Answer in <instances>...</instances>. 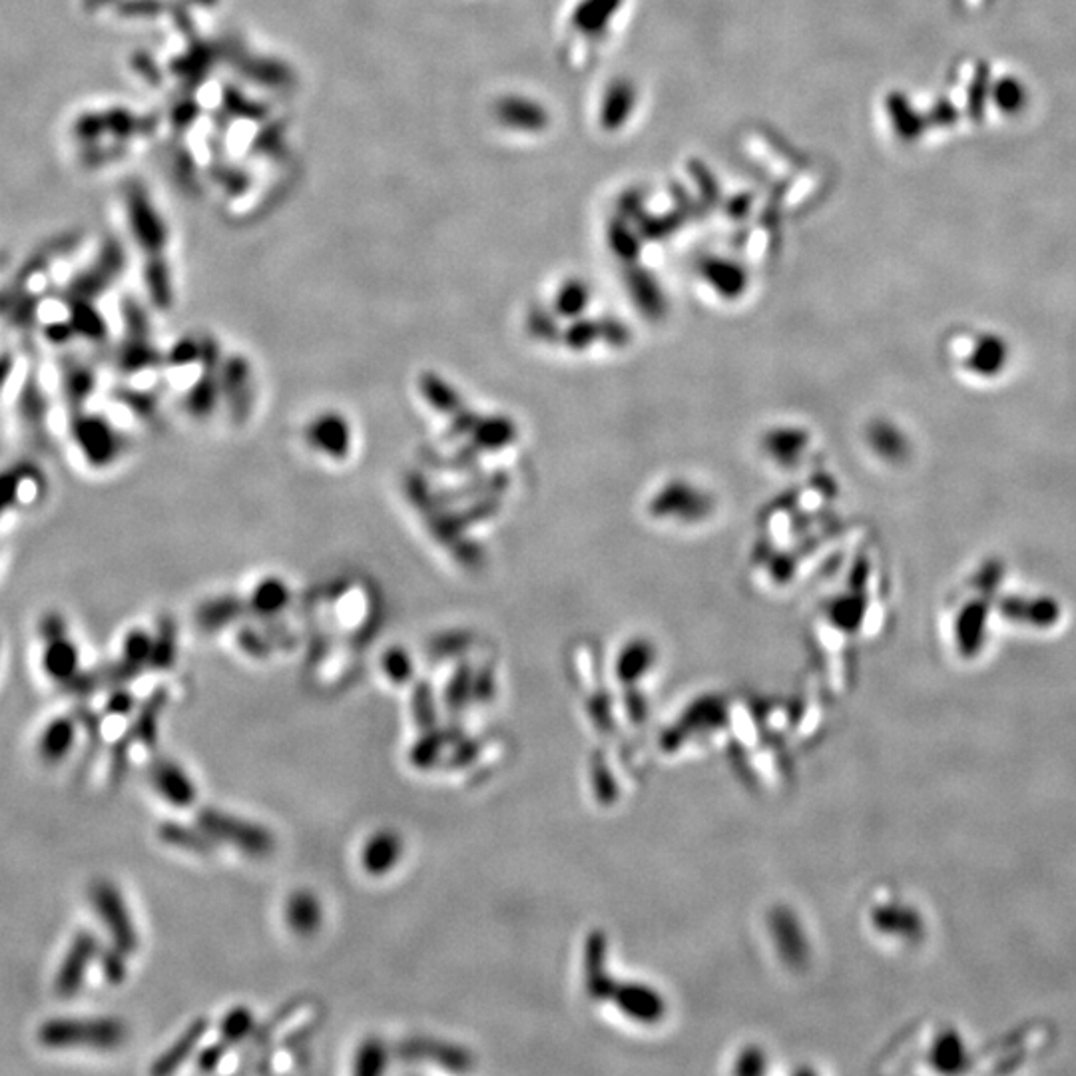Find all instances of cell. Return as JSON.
<instances>
[{
	"mask_svg": "<svg viewBox=\"0 0 1076 1076\" xmlns=\"http://www.w3.org/2000/svg\"><path fill=\"white\" fill-rule=\"evenodd\" d=\"M38 1039L50 1049H116L126 1039V1027L118 1019H54L42 1025Z\"/></svg>",
	"mask_w": 1076,
	"mask_h": 1076,
	"instance_id": "cell-1",
	"label": "cell"
},
{
	"mask_svg": "<svg viewBox=\"0 0 1076 1076\" xmlns=\"http://www.w3.org/2000/svg\"><path fill=\"white\" fill-rule=\"evenodd\" d=\"M198 825L206 833H210L216 841L232 843L244 853L254 855V857H266L275 847L273 835L266 827L240 819L236 815L224 813L220 809L204 807L198 813Z\"/></svg>",
	"mask_w": 1076,
	"mask_h": 1076,
	"instance_id": "cell-2",
	"label": "cell"
},
{
	"mask_svg": "<svg viewBox=\"0 0 1076 1076\" xmlns=\"http://www.w3.org/2000/svg\"><path fill=\"white\" fill-rule=\"evenodd\" d=\"M92 903L102 923L108 927L112 941L126 955L138 949V931L122 893L110 881H96L92 887Z\"/></svg>",
	"mask_w": 1076,
	"mask_h": 1076,
	"instance_id": "cell-3",
	"label": "cell"
},
{
	"mask_svg": "<svg viewBox=\"0 0 1076 1076\" xmlns=\"http://www.w3.org/2000/svg\"><path fill=\"white\" fill-rule=\"evenodd\" d=\"M395 1055L407 1063L427 1061L455 1073H463L473 1067V1057L465 1049L431 1037L405 1039L395 1045Z\"/></svg>",
	"mask_w": 1076,
	"mask_h": 1076,
	"instance_id": "cell-4",
	"label": "cell"
},
{
	"mask_svg": "<svg viewBox=\"0 0 1076 1076\" xmlns=\"http://www.w3.org/2000/svg\"><path fill=\"white\" fill-rule=\"evenodd\" d=\"M42 634L48 642L44 650V670L52 680L68 682L76 676L78 650L64 636V624L60 618H48L42 624Z\"/></svg>",
	"mask_w": 1076,
	"mask_h": 1076,
	"instance_id": "cell-5",
	"label": "cell"
},
{
	"mask_svg": "<svg viewBox=\"0 0 1076 1076\" xmlns=\"http://www.w3.org/2000/svg\"><path fill=\"white\" fill-rule=\"evenodd\" d=\"M98 951H100L98 939L92 933L80 931L76 935L56 975V991L60 997H74L78 993V989L84 983L86 969L96 959Z\"/></svg>",
	"mask_w": 1076,
	"mask_h": 1076,
	"instance_id": "cell-6",
	"label": "cell"
},
{
	"mask_svg": "<svg viewBox=\"0 0 1076 1076\" xmlns=\"http://www.w3.org/2000/svg\"><path fill=\"white\" fill-rule=\"evenodd\" d=\"M150 778L160 796L172 806L188 807L196 802V788L192 780L170 760H156Z\"/></svg>",
	"mask_w": 1076,
	"mask_h": 1076,
	"instance_id": "cell-7",
	"label": "cell"
},
{
	"mask_svg": "<svg viewBox=\"0 0 1076 1076\" xmlns=\"http://www.w3.org/2000/svg\"><path fill=\"white\" fill-rule=\"evenodd\" d=\"M210 1029V1019L206 1017H200L196 1019L194 1023L188 1025V1029L174 1041V1045L170 1049H166L158 1059L156 1063L152 1065L150 1073L152 1075H170L174 1071H178L196 1051V1047L200 1045V1041L206 1037Z\"/></svg>",
	"mask_w": 1076,
	"mask_h": 1076,
	"instance_id": "cell-8",
	"label": "cell"
},
{
	"mask_svg": "<svg viewBox=\"0 0 1076 1076\" xmlns=\"http://www.w3.org/2000/svg\"><path fill=\"white\" fill-rule=\"evenodd\" d=\"M401 853H403L401 837L395 831L383 829V831H377L363 847L361 863L369 875L383 877L399 863Z\"/></svg>",
	"mask_w": 1076,
	"mask_h": 1076,
	"instance_id": "cell-9",
	"label": "cell"
},
{
	"mask_svg": "<svg viewBox=\"0 0 1076 1076\" xmlns=\"http://www.w3.org/2000/svg\"><path fill=\"white\" fill-rule=\"evenodd\" d=\"M1009 353L1011 349L1001 335L985 333L975 341L967 357V367L977 377H995L1007 367Z\"/></svg>",
	"mask_w": 1076,
	"mask_h": 1076,
	"instance_id": "cell-10",
	"label": "cell"
},
{
	"mask_svg": "<svg viewBox=\"0 0 1076 1076\" xmlns=\"http://www.w3.org/2000/svg\"><path fill=\"white\" fill-rule=\"evenodd\" d=\"M987 618L989 608L983 600L971 602L961 610L955 626V636L963 656H975L983 648L987 634Z\"/></svg>",
	"mask_w": 1076,
	"mask_h": 1076,
	"instance_id": "cell-11",
	"label": "cell"
},
{
	"mask_svg": "<svg viewBox=\"0 0 1076 1076\" xmlns=\"http://www.w3.org/2000/svg\"><path fill=\"white\" fill-rule=\"evenodd\" d=\"M461 738H463V728L459 724L435 726L423 732L419 742L411 748V764L419 770H427L435 766L445 746L457 744Z\"/></svg>",
	"mask_w": 1076,
	"mask_h": 1076,
	"instance_id": "cell-12",
	"label": "cell"
},
{
	"mask_svg": "<svg viewBox=\"0 0 1076 1076\" xmlns=\"http://www.w3.org/2000/svg\"><path fill=\"white\" fill-rule=\"evenodd\" d=\"M285 919L293 933L301 937H311L323 921V911L319 899L311 891H295L289 895L285 907Z\"/></svg>",
	"mask_w": 1076,
	"mask_h": 1076,
	"instance_id": "cell-13",
	"label": "cell"
},
{
	"mask_svg": "<svg viewBox=\"0 0 1076 1076\" xmlns=\"http://www.w3.org/2000/svg\"><path fill=\"white\" fill-rule=\"evenodd\" d=\"M1001 610L1011 620L1041 626V628L1055 624L1061 612L1059 604L1053 598H1033V600L1009 598L1001 604Z\"/></svg>",
	"mask_w": 1076,
	"mask_h": 1076,
	"instance_id": "cell-14",
	"label": "cell"
},
{
	"mask_svg": "<svg viewBox=\"0 0 1076 1076\" xmlns=\"http://www.w3.org/2000/svg\"><path fill=\"white\" fill-rule=\"evenodd\" d=\"M166 704H168V692L164 688L154 690L146 698V702L140 706L138 716L132 724V730H130L132 738L150 750L156 748L158 732H160V718Z\"/></svg>",
	"mask_w": 1076,
	"mask_h": 1076,
	"instance_id": "cell-15",
	"label": "cell"
},
{
	"mask_svg": "<svg viewBox=\"0 0 1076 1076\" xmlns=\"http://www.w3.org/2000/svg\"><path fill=\"white\" fill-rule=\"evenodd\" d=\"M307 1005H309L307 999H291V1001H287L275 1015L269 1017L264 1025H260L258 1029H254V1033L250 1035V1043H248L246 1053L242 1055V1059L252 1057V1055L260 1053L262 1049H266L269 1043L275 1039V1035L281 1033L283 1027H285L293 1017H297Z\"/></svg>",
	"mask_w": 1076,
	"mask_h": 1076,
	"instance_id": "cell-16",
	"label": "cell"
},
{
	"mask_svg": "<svg viewBox=\"0 0 1076 1076\" xmlns=\"http://www.w3.org/2000/svg\"><path fill=\"white\" fill-rule=\"evenodd\" d=\"M158 835L164 843L178 849L192 851L196 855H210L216 847V839L210 833H206L202 827L194 829V827L174 823V821L162 823L158 829Z\"/></svg>",
	"mask_w": 1076,
	"mask_h": 1076,
	"instance_id": "cell-17",
	"label": "cell"
},
{
	"mask_svg": "<svg viewBox=\"0 0 1076 1076\" xmlns=\"http://www.w3.org/2000/svg\"><path fill=\"white\" fill-rule=\"evenodd\" d=\"M74 734L76 726L68 718L52 720L46 730L40 736V756L48 764H58L66 758L70 748L74 746Z\"/></svg>",
	"mask_w": 1076,
	"mask_h": 1076,
	"instance_id": "cell-18",
	"label": "cell"
},
{
	"mask_svg": "<svg viewBox=\"0 0 1076 1076\" xmlns=\"http://www.w3.org/2000/svg\"><path fill=\"white\" fill-rule=\"evenodd\" d=\"M78 437H80V445L86 457H90L92 461L106 463L112 457V447H114L112 433L106 425H102V421L84 423Z\"/></svg>",
	"mask_w": 1076,
	"mask_h": 1076,
	"instance_id": "cell-19",
	"label": "cell"
},
{
	"mask_svg": "<svg viewBox=\"0 0 1076 1076\" xmlns=\"http://www.w3.org/2000/svg\"><path fill=\"white\" fill-rule=\"evenodd\" d=\"M256 1029V1021H254V1013L248 1009V1007H236L232 1009L222 1025H220V1043L228 1049L240 1045L246 1037H250Z\"/></svg>",
	"mask_w": 1076,
	"mask_h": 1076,
	"instance_id": "cell-20",
	"label": "cell"
},
{
	"mask_svg": "<svg viewBox=\"0 0 1076 1076\" xmlns=\"http://www.w3.org/2000/svg\"><path fill=\"white\" fill-rule=\"evenodd\" d=\"M389 1051L379 1039H367L355 1055V1075L377 1076L387 1069Z\"/></svg>",
	"mask_w": 1076,
	"mask_h": 1076,
	"instance_id": "cell-21",
	"label": "cell"
},
{
	"mask_svg": "<svg viewBox=\"0 0 1076 1076\" xmlns=\"http://www.w3.org/2000/svg\"><path fill=\"white\" fill-rule=\"evenodd\" d=\"M411 706H413V718L421 732H427L437 726V704H435L433 686L429 682H417V686L413 688Z\"/></svg>",
	"mask_w": 1076,
	"mask_h": 1076,
	"instance_id": "cell-22",
	"label": "cell"
},
{
	"mask_svg": "<svg viewBox=\"0 0 1076 1076\" xmlns=\"http://www.w3.org/2000/svg\"><path fill=\"white\" fill-rule=\"evenodd\" d=\"M471 692H473V674H471V668L463 664V666H459L455 670V674L451 676V682L447 686V692H445L447 710L451 714H459L465 708V704L469 702Z\"/></svg>",
	"mask_w": 1076,
	"mask_h": 1076,
	"instance_id": "cell-23",
	"label": "cell"
},
{
	"mask_svg": "<svg viewBox=\"0 0 1076 1076\" xmlns=\"http://www.w3.org/2000/svg\"><path fill=\"white\" fill-rule=\"evenodd\" d=\"M174 656H176V630L170 622H164L152 646L150 666L154 670H168L174 664Z\"/></svg>",
	"mask_w": 1076,
	"mask_h": 1076,
	"instance_id": "cell-24",
	"label": "cell"
},
{
	"mask_svg": "<svg viewBox=\"0 0 1076 1076\" xmlns=\"http://www.w3.org/2000/svg\"><path fill=\"white\" fill-rule=\"evenodd\" d=\"M963 1063H965V1051H963L961 1041L953 1033L945 1035L935 1047V1065L941 1071L953 1073V1071H959Z\"/></svg>",
	"mask_w": 1076,
	"mask_h": 1076,
	"instance_id": "cell-25",
	"label": "cell"
},
{
	"mask_svg": "<svg viewBox=\"0 0 1076 1076\" xmlns=\"http://www.w3.org/2000/svg\"><path fill=\"white\" fill-rule=\"evenodd\" d=\"M152 638L146 634V632H132L128 638H126V644H124V660L128 666L132 668H138L142 670L144 664H150V656H152Z\"/></svg>",
	"mask_w": 1076,
	"mask_h": 1076,
	"instance_id": "cell-26",
	"label": "cell"
},
{
	"mask_svg": "<svg viewBox=\"0 0 1076 1076\" xmlns=\"http://www.w3.org/2000/svg\"><path fill=\"white\" fill-rule=\"evenodd\" d=\"M383 670L393 684H407L413 676V662L401 648H393L383 656Z\"/></svg>",
	"mask_w": 1076,
	"mask_h": 1076,
	"instance_id": "cell-27",
	"label": "cell"
},
{
	"mask_svg": "<svg viewBox=\"0 0 1076 1076\" xmlns=\"http://www.w3.org/2000/svg\"><path fill=\"white\" fill-rule=\"evenodd\" d=\"M287 602V592L281 584H275V582H266L258 588L256 596H254V606L260 614H266L271 616L275 614L277 610H281Z\"/></svg>",
	"mask_w": 1076,
	"mask_h": 1076,
	"instance_id": "cell-28",
	"label": "cell"
},
{
	"mask_svg": "<svg viewBox=\"0 0 1076 1076\" xmlns=\"http://www.w3.org/2000/svg\"><path fill=\"white\" fill-rule=\"evenodd\" d=\"M315 433H317V437H321V439H317V441H319L327 451H335V453H339L341 447L345 449V445H347V431H345V427H341V421H335V419H323V421H319V425L315 427Z\"/></svg>",
	"mask_w": 1076,
	"mask_h": 1076,
	"instance_id": "cell-29",
	"label": "cell"
},
{
	"mask_svg": "<svg viewBox=\"0 0 1076 1076\" xmlns=\"http://www.w3.org/2000/svg\"><path fill=\"white\" fill-rule=\"evenodd\" d=\"M100 963H102V973H104L108 983L120 985L124 981V977H126V953L122 949H118L116 945L112 949H106L100 955Z\"/></svg>",
	"mask_w": 1076,
	"mask_h": 1076,
	"instance_id": "cell-30",
	"label": "cell"
},
{
	"mask_svg": "<svg viewBox=\"0 0 1076 1076\" xmlns=\"http://www.w3.org/2000/svg\"><path fill=\"white\" fill-rule=\"evenodd\" d=\"M875 443H877V449L881 453H885L887 457H893V459H901L903 455H907V443L905 439L899 435V431H895L893 427L885 425V427H879L875 431Z\"/></svg>",
	"mask_w": 1076,
	"mask_h": 1076,
	"instance_id": "cell-31",
	"label": "cell"
},
{
	"mask_svg": "<svg viewBox=\"0 0 1076 1076\" xmlns=\"http://www.w3.org/2000/svg\"><path fill=\"white\" fill-rule=\"evenodd\" d=\"M238 614H240V606L236 602H218V604H210L208 608L202 610L200 622L206 628H218V626L234 620Z\"/></svg>",
	"mask_w": 1076,
	"mask_h": 1076,
	"instance_id": "cell-32",
	"label": "cell"
},
{
	"mask_svg": "<svg viewBox=\"0 0 1076 1076\" xmlns=\"http://www.w3.org/2000/svg\"><path fill=\"white\" fill-rule=\"evenodd\" d=\"M132 734L128 732L122 740H118L112 748V760H110V782L118 784L124 778V772L128 768V754H130V742Z\"/></svg>",
	"mask_w": 1076,
	"mask_h": 1076,
	"instance_id": "cell-33",
	"label": "cell"
},
{
	"mask_svg": "<svg viewBox=\"0 0 1076 1076\" xmlns=\"http://www.w3.org/2000/svg\"><path fill=\"white\" fill-rule=\"evenodd\" d=\"M467 642H469V638L465 634H445V636H439V638H435L431 642L429 652L433 654V658H447V656H453V654H459L461 650H465Z\"/></svg>",
	"mask_w": 1076,
	"mask_h": 1076,
	"instance_id": "cell-34",
	"label": "cell"
},
{
	"mask_svg": "<svg viewBox=\"0 0 1076 1076\" xmlns=\"http://www.w3.org/2000/svg\"><path fill=\"white\" fill-rule=\"evenodd\" d=\"M479 748H481L479 740H463V738H461V740L455 744V750H453V754H451L447 766H449V768H457V770L469 766V764L477 758Z\"/></svg>",
	"mask_w": 1076,
	"mask_h": 1076,
	"instance_id": "cell-35",
	"label": "cell"
},
{
	"mask_svg": "<svg viewBox=\"0 0 1076 1076\" xmlns=\"http://www.w3.org/2000/svg\"><path fill=\"white\" fill-rule=\"evenodd\" d=\"M240 646L254 658H268L269 654H271V644L262 634L254 632L252 628L242 630Z\"/></svg>",
	"mask_w": 1076,
	"mask_h": 1076,
	"instance_id": "cell-36",
	"label": "cell"
},
{
	"mask_svg": "<svg viewBox=\"0 0 1076 1076\" xmlns=\"http://www.w3.org/2000/svg\"><path fill=\"white\" fill-rule=\"evenodd\" d=\"M228 1051H230V1049L224 1047L220 1041L214 1043V1045H210V1047H206V1049L200 1053V1057H198V1063H196L198 1069H200L202 1073H214V1071L222 1065V1061H224V1057H226Z\"/></svg>",
	"mask_w": 1076,
	"mask_h": 1076,
	"instance_id": "cell-37",
	"label": "cell"
},
{
	"mask_svg": "<svg viewBox=\"0 0 1076 1076\" xmlns=\"http://www.w3.org/2000/svg\"><path fill=\"white\" fill-rule=\"evenodd\" d=\"M134 708V698L128 690H114L106 700V712L112 716H128Z\"/></svg>",
	"mask_w": 1076,
	"mask_h": 1076,
	"instance_id": "cell-38",
	"label": "cell"
},
{
	"mask_svg": "<svg viewBox=\"0 0 1076 1076\" xmlns=\"http://www.w3.org/2000/svg\"><path fill=\"white\" fill-rule=\"evenodd\" d=\"M80 724L84 726L88 738H90V744L92 746H98L100 744V738H102V726H100V718L98 714H94L92 710H86V708H78L76 712Z\"/></svg>",
	"mask_w": 1076,
	"mask_h": 1076,
	"instance_id": "cell-39",
	"label": "cell"
},
{
	"mask_svg": "<svg viewBox=\"0 0 1076 1076\" xmlns=\"http://www.w3.org/2000/svg\"><path fill=\"white\" fill-rule=\"evenodd\" d=\"M473 696L477 702H489L493 696V676L491 672L483 670L473 678Z\"/></svg>",
	"mask_w": 1076,
	"mask_h": 1076,
	"instance_id": "cell-40",
	"label": "cell"
},
{
	"mask_svg": "<svg viewBox=\"0 0 1076 1076\" xmlns=\"http://www.w3.org/2000/svg\"><path fill=\"white\" fill-rule=\"evenodd\" d=\"M1001 574H1003V566L1001 564H985L977 576V586L985 588V590H993L997 588L999 580H1001Z\"/></svg>",
	"mask_w": 1076,
	"mask_h": 1076,
	"instance_id": "cell-41",
	"label": "cell"
}]
</instances>
